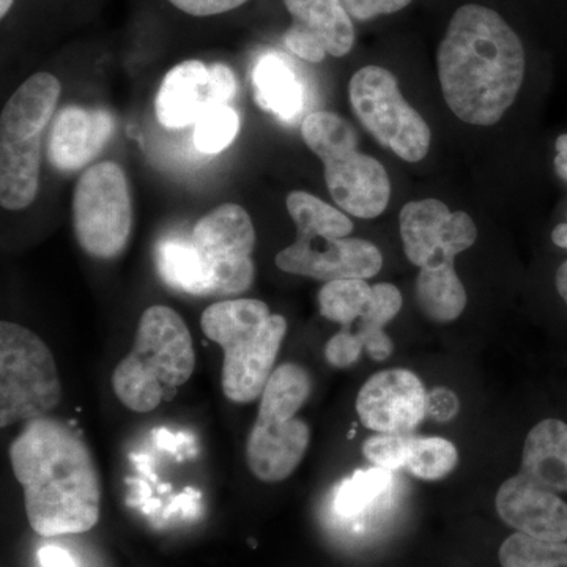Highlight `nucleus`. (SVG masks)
I'll return each instance as SVG.
<instances>
[{"instance_id": "29", "label": "nucleus", "mask_w": 567, "mask_h": 567, "mask_svg": "<svg viewBox=\"0 0 567 567\" xmlns=\"http://www.w3.org/2000/svg\"><path fill=\"white\" fill-rule=\"evenodd\" d=\"M458 464L457 447L442 436H413L406 470L423 481L450 476Z\"/></svg>"}, {"instance_id": "41", "label": "nucleus", "mask_w": 567, "mask_h": 567, "mask_svg": "<svg viewBox=\"0 0 567 567\" xmlns=\"http://www.w3.org/2000/svg\"><path fill=\"white\" fill-rule=\"evenodd\" d=\"M555 282H557L559 297H561L567 305V260L565 264L559 265Z\"/></svg>"}, {"instance_id": "25", "label": "nucleus", "mask_w": 567, "mask_h": 567, "mask_svg": "<svg viewBox=\"0 0 567 567\" xmlns=\"http://www.w3.org/2000/svg\"><path fill=\"white\" fill-rule=\"evenodd\" d=\"M156 270L171 289L194 297H205L203 274L192 240L163 238L156 246Z\"/></svg>"}, {"instance_id": "28", "label": "nucleus", "mask_w": 567, "mask_h": 567, "mask_svg": "<svg viewBox=\"0 0 567 567\" xmlns=\"http://www.w3.org/2000/svg\"><path fill=\"white\" fill-rule=\"evenodd\" d=\"M502 567H567V540H540L514 533L498 551Z\"/></svg>"}, {"instance_id": "32", "label": "nucleus", "mask_w": 567, "mask_h": 567, "mask_svg": "<svg viewBox=\"0 0 567 567\" xmlns=\"http://www.w3.org/2000/svg\"><path fill=\"white\" fill-rule=\"evenodd\" d=\"M413 435L410 434H379L365 440L363 445L364 457L372 465L380 468H406L410 450H412Z\"/></svg>"}, {"instance_id": "4", "label": "nucleus", "mask_w": 567, "mask_h": 567, "mask_svg": "<svg viewBox=\"0 0 567 567\" xmlns=\"http://www.w3.org/2000/svg\"><path fill=\"white\" fill-rule=\"evenodd\" d=\"M196 365L188 324L167 306H152L137 324L132 352L115 368L112 388L126 409L148 413L169 402Z\"/></svg>"}, {"instance_id": "19", "label": "nucleus", "mask_w": 567, "mask_h": 567, "mask_svg": "<svg viewBox=\"0 0 567 567\" xmlns=\"http://www.w3.org/2000/svg\"><path fill=\"white\" fill-rule=\"evenodd\" d=\"M518 475L555 494L567 492L566 423L547 417L529 431Z\"/></svg>"}, {"instance_id": "44", "label": "nucleus", "mask_w": 567, "mask_h": 567, "mask_svg": "<svg viewBox=\"0 0 567 567\" xmlns=\"http://www.w3.org/2000/svg\"><path fill=\"white\" fill-rule=\"evenodd\" d=\"M169 488H171L169 484H167V486H162V491H163V492H164V491H169Z\"/></svg>"}, {"instance_id": "40", "label": "nucleus", "mask_w": 567, "mask_h": 567, "mask_svg": "<svg viewBox=\"0 0 567 567\" xmlns=\"http://www.w3.org/2000/svg\"><path fill=\"white\" fill-rule=\"evenodd\" d=\"M557 158H555V169L559 177L565 178L567 182V134H561L558 137L557 144Z\"/></svg>"}, {"instance_id": "38", "label": "nucleus", "mask_w": 567, "mask_h": 567, "mask_svg": "<svg viewBox=\"0 0 567 567\" xmlns=\"http://www.w3.org/2000/svg\"><path fill=\"white\" fill-rule=\"evenodd\" d=\"M41 567H78L73 557L62 547L47 546L40 548Z\"/></svg>"}, {"instance_id": "20", "label": "nucleus", "mask_w": 567, "mask_h": 567, "mask_svg": "<svg viewBox=\"0 0 567 567\" xmlns=\"http://www.w3.org/2000/svg\"><path fill=\"white\" fill-rule=\"evenodd\" d=\"M43 136L24 142H0V204L7 210H24L40 186Z\"/></svg>"}, {"instance_id": "37", "label": "nucleus", "mask_w": 567, "mask_h": 567, "mask_svg": "<svg viewBox=\"0 0 567 567\" xmlns=\"http://www.w3.org/2000/svg\"><path fill=\"white\" fill-rule=\"evenodd\" d=\"M354 333L360 336L364 349L368 350L369 357H371L372 360L385 361L391 357V353H393V341H391L390 336L385 333V330L365 331V333L354 331Z\"/></svg>"}, {"instance_id": "18", "label": "nucleus", "mask_w": 567, "mask_h": 567, "mask_svg": "<svg viewBox=\"0 0 567 567\" xmlns=\"http://www.w3.org/2000/svg\"><path fill=\"white\" fill-rule=\"evenodd\" d=\"M61 81L51 73H37L11 95L0 117V142H24L43 136L59 99Z\"/></svg>"}, {"instance_id": "12", "label": "nucleus", "mask_w": 567, "mask_h": 567, "mask_svg": "<svg viewBox=\"0 0 567 567\" xmlns=\"http://www.w3.org/2000/svg\"><path fill=\"white\" fill-rule=\"evenodd\" d=\"M279 270L317 281L369 279L380 274L383 256L363 238H324L297 235L292 245L278 252Z\"/></svg>"}, {"instance_id": "27", "label": "nucleus", "mask_w": 567, "mask_h": 567, "mask_svg": "<svg viewBox=\"0 0 567 567\" xmlns=\"http://www.w3.org/2000/svg\"><path fill=\"white\" fill-rule=\"evenodd\" d=\"M393 486V472L372 466L358 470L339 486L334 496V509L339 516L353 518L365 513L380 496Z\"/></svg>"}, {"instance_id": "24", "label": "nucleus", "mask_w": 567, "mask_h": 567, "mask_svg": "<svg viewBox=\"0 0 567 567\" xmlns=\"http://www.w3.org/2000/svg\"><path fill=\"white\" fill-rule=\"evenodd\" d=\"M287 210L297 226V235L324 238H347L353 230L349 216L333 205L306 192H293L287 196Z\"/></svg>"}, {"instance_id": "26", "label": "nucleus", "mask_w": 567, "mask_h": 567, "mask_svg": "<svg viewBox=\"0 0 567 567\" xmlns=\"http://www.w3.org/2000/svg\"><path fill=\"white\" fill-rule=\"evenodd\" d=\"M372 297V286L365 279H338L324 282L319 292L320 315L330 322L350 330L364 315Z\"/></svg>"}, {"instance_id": "36", "label": "nucleus", "mask_w": 567, "mask_h": 567, "mask_svg": "<svg viewBox=\"0 0 567 567\" xmlns=\"http://www.w3.org/2000/svg\"><path fill=\"white\" fill-rule=\"evenodd\" d=\"M461 404L457 395L447 388H436L429 393L427 416L434 417L440 423L453 420L457 415Z\"/></svg>"}, {"instance_id": "2", "label": "nucleus", "mask_w": 567, "mask_h": 567, "mask_svg": "<svg viewBox=\"0 0 567 567\" xmlns=\"http://www.w3.org/2000/svg\"><path fill=\"white\" fill-rule=\"evenodd\" d=\"M436 66L453 114L470 125L492 126L516 102L527 61L520 37L502 14L468 3L451 18Z\"/></svg>"}, {"instance_id": "14", "label": "nucleus", "mask_w": 567, "mask_h": 567, "mask_svg": "<svg viewBox=\"0 0 567 567\" xmlns=\"http://www.w3.org/2000/svg\"><path fill=\"white\" fill-rule=\"evenodd\" d=\"M292 25L284 44L306 62H323L327 55L344 58L353 50L352 17L341 0H282Z\"/></svg>"}, {"instance_id": "22", "label": "nucleus", "mask_w": 567, "mask_h": 567, "mask_svg": "<svg viewBox=\"0 0 567 567\" xmlns=\"http://www.w3.org/2000/svg\"><path fill=\"white\" fill-rule=\"evenodd\" d=\"M416 300L423 315L434 322H454L464 315L466 290L454 264L420 268Z\"/></svg>"}, {"instance_id": "5", "label": "nucleus", "mask_w": 567, "mask_h": 567, "mask_svg": "<svg viewBox=\"0 0 567 567\" xmlns=\"http://www.w3.org/2000/svg\"><path fill=\"white\" fill-rule=\"evenodd\" d=\"M309 151L323 163L324 182L338 207L372 219L390 204L391 183L383 164L358 152V134L334 112H312L301 123Z\"/></svg>"}, {"instance_id": "8", "label": "nucleus", "mask_w": 567, "mask_h": 567, "mask_svg": "<svg viewBox=\"0 0 567 567\" xmlns=\"http://www.w3.org/2000/svg\"><path fill=\"white\" fill-rule=\"evenodd\" d=\"M189 240L203 274L205 297H233L252 286L256 229L244 207L219 205L196 223Z\"/></svg>"}, {"instance_id": "39", "label": "nucleus", "mask_w": 567, "mask_h": 567, "mask_svg": "<svg viewBox=\"0 0 567 567\" xmlns=\"http://www.w3.org/2000/svg\"><path fill=\"white\" fill-rule=\"evenodd\" d=\"M155 435L156 446L162 447L164 451H169V453L181 454L183 447L186 445H192L193 440L189 439L186 434L174 435L171 432H167L166 429H158V431L153 432Z\"/></svg>"}, {"instance_id": "13", "label": "nucleus", "mask_w": 567, "mask_h": 567, "mask_svg": "<svg viewBox=\"0 0 567 567\" xmlns=\"http://www.w3.org/2000/svg\"><path fill=\"white\" fill-rule=\"evenodd\" d=\"M429 393L409 369L377 372L361 386L357 413L379 434H412L427 416Z\"/></svg>"}, {"instance_id": "43", "label": "nucleus", "mask_w": 567, "mask_h": 567, "mask_svg": "<svg viewBox=\"0 0 567 567\" xmlns=\"http://www.w3.org/2000/svg\"><path fill=\"white\" fill-rule=\"evenodd\" d=\"M14 0H0V18H6L13 7Z\"/></svg>"}, {"instance_id": "34", "label": "nucleus", "mask_w": 567, "mask_h": 567, "mask_svg": "<svg viewBox=\"0 0 567 567\" xmlns=\"http://www.w3.org/2000/svg\"><path fill=\"white\" fill-rule=\"evenodd\" d=\"M350 17L358 21L374 20L404 10L413 0H341Z\"/></svg>"}, {"instance_id": "33", "label": "nucleus", "mask_w": 567, "mask_h": 567, "mask_svg": "<svg viewBox=\"0 0 567 567\" xmlns=\"http://www.w3.org/2000/svg\"><path fill=\"white\" fill-rule=\"evenodd\" d=\"M364 346L360 336L352 330H344L342 328L338 334H334L330 341L324 346V360L328 361L333 368L344 369L350 368L360 360L361 352Z\"/></svg>"}, {"instance_id": "11", "label": "nucleus", "mask_w": 567, "mask_h": 567, "mask_svg": "<svg viewBox=\"0 0 567 567\" xmlns=\"http://www.w3.org/2000/svg\"><path fill=\"white\" fill-rule=\"evenodd\" d=\"M235 92L237 81L226 63H178L164 76L156 93V118L169 130L188 128L212 107L230 104Z\"/></svg>"}, {"instance_id": "7", "label": "nucleus", "mask_w": 567, "mask_h": 567, "mask_svg": "<svg viewBox=\"0 0 567 567\" xmlns=\"http://www.w3.org/2000/svg\"><path fill=\"white\" fill-rule=\"evenodd\" d=\"M73 227L82 251L95 259L121 256L132 238L133 204L128 178L117 163L93 164L73 193Z\"/></svg>"}, {"instance_id": "1", "label": "nucleus", "mask_w": 567, "mask_h": 567, "mask_svg": "<svg viewBox=\"0 0 567 567\" xmlns=\"http://www.w3.org/2000/svg\"><path fill=\"white\" fill-rule=\"evenodd\" d=\"M10 462L37 535H81L99 524V470L87 445L69 425L47 416L28 421L11 443Z\"/></svg>"}, {"instance_id": "10", "label": "nucleus", "mask_w": 567, "mask_h": 567, "mask_svg": "<svg viewBox=\"0 0 567 567\" xmlns=\"http://www.w3.org/2000/svg\"><path fill=\"white\" fill-rule=\"evenodd\" d=\"M399 230L406 259L417 268L454 264L458 254L476 244L477 229L465 212H451L439 199L415 200L404 205Z\"/></svg>"}, {"instance_id": "17", "label": "nucleus", "mask_w": 567, "mask_h": 567, "mask_svg": "<svg viewBox=\"0 0 567 567\" xmlns=\"http://www.w3.org/2000/svg\"><path fill=\"white\" fill-rule=\"evenodd\" d=\"M114 132L110 112L66 106L59 112L48 141V159L61 173H74L102 153Z\"/></svg>"}, {"instance_id": "15", "label": "nucleus", "mask_w": 567, "mask_h": 567, "mask_svg": "<svg viewBox=\"0 0 567 567\" xmlns=\"http://www.w3.org/2000/svg\"><path fill=\"white\" fill-rule=\"evenodd\" d=\"M496 513L507 527L540 540H567V503L555 492L509 477L495 496Z\"/></svg>"}, {"instance_id": "35", "label": "nucleus", "mask_w": 567, "mask_h": 567, "mask_svg": "<svg viewBox=\"0 0 567 567\" xmlns=\"http://www.w3.org/2000/svg\"><path fill=\"white\" fill-rule=\"evenodd\" d=\"M169 2L183 13L205 18L240 9L248 0H169Z\"/></svg>"}, {"instance_id": "42", "label": "nucleus", "mask_w": 567, "mask_h": 567, "mask_svg": "<svg viewBox=\"0 0 567 567\" xmlns=\"http://www.w3.org/2000/svg\"><path fill=\"white\" fill-rule=\"evenodd\" d=\"M551 241L559 248L567 249V223L555 227L554 233H551Z\"/></svg>"}, {"instance_id": "23", "label": "nucleus", "mask_w": 567, "mask_h": 567, "mask_svg": "<svg viewBox=\"0 0 567 567\" xmlns=\"http://www.w3.org/2000/svg\"><path fill=\"white\" fill-rule=\"evenodd\" d=\"M311 390V375L305 368L293 363L279 365L264 388L257 416L290 420L306 404Z\"/></svg>"}, {"instance_id": "6", "label": "nucleus", "mask_w": 567, "mask_h": 567, "mask_svg": "<svg viewBox=\"0 0 567 567\" xmlns=\"http://www.w3.org/2000/svg\"><path fill=\"white\" fill-rule=\"evenodd\" d=\"M61 399V379L50 347L21 324L0 323V425L44 417Z\"/></svg>"}, {"instance_id": "31", "label": "nucleus", "mask_w": 567, "mask_h": 567, "mask_svg": "<svg viewBox=\"0 0 567 567\" xmlns=\"http://www.w3.org/2000/svg\"><path fill=\"white\" fill-rule=\"evenodd\" d=\"M402 293L394 284L380 282L372 286V297L361 316L358 330L365 331L385 330L388 323L401 312Z\"/></svg>"}, {"instance_id": "21", "label": "nucleus", "mask_w": 567, "mask_h": 567, "mask_svg": "<svg viewBox=\"0 0 567 567\" xmlns=\"http://www.w3.org/2000/svg\"><path fill=\"white\" fill-rule=\"evenodd\" d=\"M257 106L281 121L292 122L303 110V87L293 70L279 55L265 54L252 71Z\"/></svg>"}, {"instance_id": "3", "label": "nucleus", "mask_w": 567, "mask_h": 567, "mask_svg": "<svg viewBox=\"0 0 567 567\" xmlns=\"http://www.w3.org/2000/svg\"><path fill=\"white\" fill-rule=\"evenodd\" d=\"M200 328L224 352L223 393L251 404L264 393L287 334V320L252 298L218 301L205 309Z\"/></svg>"}, {"instance_id": "16", "label": "nucleus", "mask_w": 567, "mask_h": 567, "mask_svg": "<svg viewBox=\"0 0 567 567\" xmlns=\"http://www.w3.org/2000/svg\"><path fill=\"white\" fill-rule=\"evenodd\" d=\"M309 442L311 429L300 417L257 416L246 440V464L262 483H281L301 464Z\"/></svg>"}, {"instance_id": "9", "label": "nucleus", "mask_w": 567, "mask_h": 567, "mask_svg": "<svg viewBox=\"0 0 567 567\" xmlns=\"http://www.w3.org/2000/svg\"><path fill=\"white\" fill-rule=\"evenodd\" d=\"M350 103L377 142L406 163L424 159L432 133L420 112L402 95L390 70L369 65L358 70L349 84Z\"/></svg>"}, {"instance_id": "30", "label": "nucleus", "mask_w": 567, "mask_h": 567, "mask_svg": "<svg viewBox=\"0 0 567 567\" xmlns=\"http://www.w3.org/2000/svg\"><path fill=\"white\" fill-rule=\"evenodd\" d=\"M240 130V118L230 104L205 112L194 125V145L205 155H216L229 147Z\"/></svg>"}]
</instances>
